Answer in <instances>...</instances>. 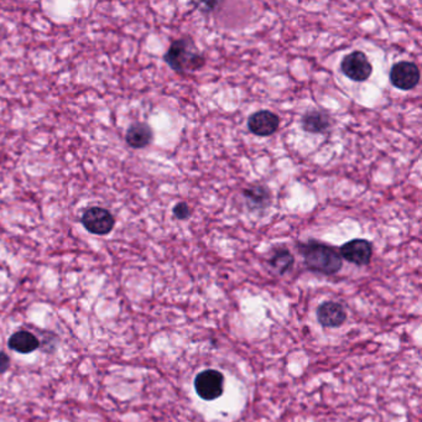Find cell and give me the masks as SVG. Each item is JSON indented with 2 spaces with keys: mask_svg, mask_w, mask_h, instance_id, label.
<instances>
[{
  "mask_svg": "<svg viewBox=\"0 0 422 422\" xmlns=\"http://www.w3.org/2000/svg\"><path fill=\"white\" fill-rule=\"evenodd\" d=\"M245 204L250 211H264L271 204V191L264 185H254L243 191Z\"/></svg>",
  "mask_w": 422,
  "mask_h": 422,
  "instance_id": "10",
  "label": "cell"
},
{
  "mask_svg": "<svg viewBox=\"0 0 422 422\" xmlns=\"http://www.w3.org/2000/svg\"><path fill=\"white\" fill-rule=\"evenodd\" d=\"M194 389L201 399L213 402L223 394V374L216 369L201 371L194 379Z\"/></svg>",
  "mask_w": 422,
  "mask_h": 422,
  "instance_id": "3",
  "label": "cell"
},
{
  "mask_svg": "<svg viewBox=\"0 0 422 422\" xmlns=\"http://www.w3.org/2000/svg\"><path fill=\"white\" fill-rule=\"evenodd\" d=\"M331 117L327 113L317 109L306 113L301 120L302 129L312 134H322L327 132L331 128Z\"/></svg>",
  "mask_w": 422,
  "mask_h": 422,
  "instance_id": "12",
  "label": "cell"
},
{
  "mask_svg": "<svg viewBox=\"0 0 422 422\" xmlns=\"http://www.w3.org/2000/svg\"><path fill=\"white\" fill-rule=\"evenodd\" d=\"M173 213L180 221H186L191 217V209H190L189 204H185V202H178L173 207Z\"/></svg>",
  "mask_w": 422,
  "mask_h": 422,
  "instance_id": "15",
  "label": "cell"
},
{
  "mask_svg": "<svg viewBox=\"0 0 422 422\" xmlns=\"http://www.w3.org/2000/svg\"><path fill=\"white\" fill-rule=\"evenodd\" d=\"M305 264L311 271L323 275H335L342 269V258L331 245L318 240H309L299 244Z\"/></svg>",
  "mask_w": 422,
  "mask_h": 422,
  "instance_id": "1",
  "label": "cell"
},
{
  "mask_svg": "<svg viewBox=\"0 0 422 422\" xmlns=\"http://www.w3.org/2000/svg\"><path fill=\"white\" fill-rule=\"evenodd\" d=\"M40 347V342L32 333L19 331L9 338V348L20 354H29Z\"/></svg>",
  "mask_w": 422,
  "mask_h": 422,
  "instance_id": "13",
  "label": "cell"
},
{
  "mask_svg": "<svg viewBox=\"0 0 422 422\" xmlns=\"http://www.w3.org/2000/svg\"><path fill=\"white\" fill-rule=\"evenodd\" d=\"M294 263L295 259L287 249L275 250L269 260L270 266L279 275H284L286 271H289Z\"/></svg>",
  "mask_w": 422,
  "mask_h": 422,
  "instance_id": "14",
  "label": "cell"
},
{
  "mask_svg": "<svg viewBox=\"0 0 422 422\" xmlns=\"http://www.w3.org/2000/svg\"><path fill=\"white\" fill-rule=\"evenodd\" d=\"M341 71L352 81L364 82L371 76L373 66L364 52L353 51L342 60Z\"/></svg>",
  "mask_w": 422,
  "mask_h": 422,
  "instance_id": "4",
  "label": "cell"
},
{
  "mask_svg": "<svg viewBox=\"0 0 422 422\" xmlns=\"http://www.w3.org/2000/svg\"><path fill=\"white\" fill-rule=\"evenodd\" d=\"M153 129L147 123H134L128 129L125 140L134 149L147 148L153 142Z\"/></svg>",
  "mask_w": 422,
  "mask_h": 422,
  "instance_id": "11",
  "label": "cell"
},
{
  "mask_svg": "<svg viewBox=\"0 0 422 422\" xmlns=\"http://www.w3.org/2000/svg\"><path fill=\"white\" fill-rule=\"evenodd\" d=\"M82 224L92 234L106 235L112 232L116 221L113 214L107 209L102 207H91L82 216Z\"/></svg>",
  "mask_w": 422,
  "mask_h": 422,
  "instance_id": "6",
  "label": "cell"
},
{
  "mask_svg": "<svg viewBox=\"0 0 422 422\" xmlns=\"http://www.w3.org/2000/svg\"><path fill=\"white\" fill-rule=\"evenodd\" d=\"M389 80L397 89L411 91L420 82V70L414 62H397L389 72Z\"/></svg>",
  "mask_w": 422,
  "mask_h": 422,
  "instance_id": "5",
  "label": "cell"
},
{
  "mask_svg": "<svg viewBox=\"0 0 422 422\" xmlns=\"http://www.w3.org/2000/svg\"><path fill=\"white\" fill-rule=\"evenodd\" d=\"M279 127L280 118L270 111H259L248 119V129L256 137H270L278 132Z\"/></svg>",
  "mask_w": 422,
  "mask_h": 422,
  "instance_id": "8",
  "label": "cell"
},
{
  "mask_svg": "<svg viewBox=\"0 0 422 422\" xmlns=\"http://www.w3.org/2000/svg\"><path fill=\"white\" fill-rule=\"evenodd\" d=\"M342 259L349 261L358 266H364L371 263L373 256V247L371 242L366 240H353L347 242L340 249Z\"/></svg>",
  "mask_w": 422,
  "mask_h": 422,
  "instance_id": "7",
  "label": "cell"
},
{
  "mask_svg": "<svg viewBox=\"0 0 422 422\" xmlns=\"http://www.w3.org/2000/svg\"><path fill=\"white\" fill-rule=\"evenodd\" d=\"M163 60L178 73L199 71L206 65V58L199 51L191 37H182L173 41L168 52L163 55Z\"/></svg>",
  "mask_w": 422,
  "mask_h": 422,
  "instance_id": "2",
  "label": "cell"
},
{
  "mask_svg": "<svg viewBox=\"0 0 422 422\" xmlns=\"http://www.w3.org/2000/svg\"><path fill=\"white\" fill-rule=\"evenodd\" d=\"M317 318L323 327L335 328L343 325L347 320V314L345 309L340 304L333 301H327L318 307Z\"/></svg>",
  "mask_w": 422,
  "mask_h": 422,
  "instance_id": "9",
  "label": "cell"
},
{
  "mask_svg": "<svg viewBox=\"0 0 422 422\" xmlns=\"http://www.w3.org/2000/svg\"><path fill=\"white\" fill-rule=\"evenodd\" d=\"M11 366V358L4 352H0V373H6Z\"/></svg>",
  "mask_w": 422,
  "mask_h": 422,
  "instance_id": "16",
  "label": "cell"
}]
</instances>
